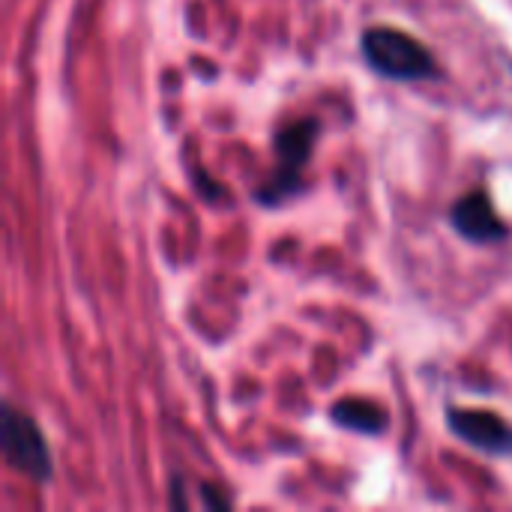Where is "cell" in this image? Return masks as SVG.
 <instances>
[{"mask_svg":"<svg viewBox=\"0 0 512 512\" xmlns=\"http://www.w3.org/2000/svg\"><path fill=\"white\" fill-rule=\"evenodd\" d=\"M453 228L471 243H501L507 237V225L498 219L486 192H471L453 207Z\"/></svg>","mask_w":512,"mask_h":512,"instance_id":"obj_5","label":"cell"},{"mask_svg":"<svg viewBox=\"0 0 512 512\" xmlns=\"http://www.w3.org/2000/svg\"><path fill=\"white\" fill-rule=\"evenodd\" d=\"M450 429L468 441L471 447L492 453V456H512V426L489 411H468L450 408Z\"/></svg>","mask_w":512,"mask_h":512,"instance_id":"obj_4","label":"cell"},{"mask_svg":"<svg viewBox=\"0 0 512 512\" xmlns=\"http://www.w3.org/2000/svg\"><path fill=\"white\" fill-rule=\"evenodd\" d=\"M333 420L351 432H363V435H378L384 429V414L378 405L366 402V399H342L333 408Z\"/></svg>","mask_w":512,"mask_h":512,"instance_id":"obj_6","label":"cell"},{"mask_svg":"<svg viewBox=\"0 0 512 512\" xmlns=\"http://www.w3.org/2000/svg\"><path fill=\"white\" fill-rule=\"evenodd\" d=\"M366 63L396 81H420L435 72V57L429 48L405 30L396 27H372L363 36Z\"/></svg>","mask_w":512,"mask_h":512,"instance_id":"obj_1","label":"cell"},{"mask_svg":"<svg viewBox=\"0 0 512 512\" xmlns=\"http://www.w3.org/2000/svg\"><path fill=\"white\" fill-rule=\"evenodd\" d=\"M3 456L18 474H24L33 483H48L54 474L45 435L27 414L9 405L3 411Z\"/></svg>","mask_w":512,"mask_h":512,"instance_id":"obj_2","label":"cell"},{"mask_svg":"<svg viewBox=\"0 0 512 512\" xmlns=\"http://www.w3.org/2000/svg\"><path fill=\"white\" fill-rule=\"evenodd\" d=\"M315 135H318V123L315 120H300V123H291V126H285L279 132V138H276L279 168H276L270 186L264 192H258L261 204H264V198L267 201H279V198L294 192V183L300 180V171L309 162Z\"/></svg>","mask_w":512,"mask_h":512,"instance_id":"obj_3","label":"cell"}]
</instances>
